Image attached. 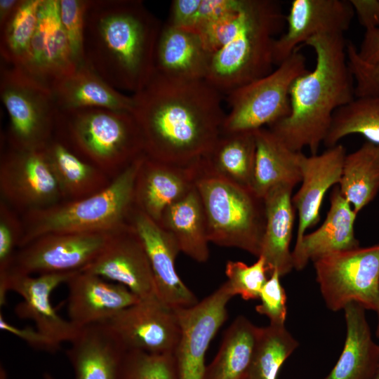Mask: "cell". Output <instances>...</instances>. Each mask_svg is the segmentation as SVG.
I'll return each mask as SVG.
<instances>
[{"label": "cell", "instance_id": "5bb4252c", "mask_svg": "<svg viewBox=\"0 0 379 379\" xmlns=\"http://www.w3.org/2000/svg\"><path fill=\"white\" fill-rule=\"evenodd\" d=\"M105 324L126 351L174 354L181 335L175 310L157 297L140 299Z\"/></svg>", "mask_w": 379, "mask_h": 379}, {"label": "cell", "instance_id": "7dc6e473", "mask_svg": "<svg viewBox=\"0 0 379 379\" xmlns=\"http://www.w3.org/2000/svg\"><path fill=\"white\" fill-rule=\"evenodd\" d=\"M358 20L366 30L379 27V0H350Z\"/></svg>", "mask_w": 379, "mask_h": 379}, {"label": "cell", "instance_id": "816d5d0a", "mask_svg": "<svg viewBox=\"0 0 379 379\" xmlns=\"http://www.w3.org/2000/svg\"><path fill=\"white\" fill-rule=\"evenodd\" d=\"M370 379H379V358L375 371Z\"/></svg>", "mask_w": 379, "mask_h": 379}, {"label": "cell", "instance_id": "b9f144b4", "mask_svg": "<svg viewBox=\"0 0 379 379\" xmlns=\"http://www.w3.org/2000/svg\"><path fill=\"white\" fill-rule=\"evenodd\" d=\"M280 277L277 271L270 274L259 295L261 303L255 307L258 313L268 317L274 325H285L287 315L286 295Z\"/></svg>", "mask_w": 379, "mask_h": 379}, {"label": "cell", "instance_id": "d590c367", "mask_svg": "<svg viewBox=\"0 0 379 379\" xmlns=\"http://www.w3.org/2000/svg\"><path fill=\"white\" fill-rule=\"evenodd\" d=\"M42 0H22L0 27V54L4 64L20 67L27 56L39 20Z\"/></svg>", "mask_w": 379, "mask_h": 379}, {"label": "cell", "instance_id": "f5cc1de1", "mask_svg": "<svg viewBox=\"0 0 379 379\" xmlns=\"http://www.w3.org/2000/svg\"><path fill=\"white\" fill-rule=\"evenodd\" d=\"M378 314V324H377V328H376V337L379 339V307L378 311L376 312Z\"/></svg>", "mask_w": 379, "mask_h": 379}, {"label": "cell", "instance_id": "d6986e66", "mask_svg": "<svg viewBox=\"0 0 379 379\" xmlns=\"http://www.w3.org/2000/svg\"><path fill=\"white\" fill-rule=\"evenodd\" d=\"M130 222L146 249L159 300L173 309L196 305L197 297L175 270V261L180 250L174 237L135 207Z\"/></svg>", "mask_w": 379, "mask_h": 379}, {"label": "cell", "instance_id": "3957f363", "mask_svg": "<svg viewBox=\"0 0 379 379\" xmlns=\"http://www.w3.org/2000/svg\"><path fill=\"white\" fill-rule=\"evenodd\" d=\"M304 45L314 51L315 66L293 82L290 114L268 128L291 149L317 154L335 112L355 98L354 81L344 34H320Z\"/></svg>", "mask_w": 379, "mask_h": 379}, {"label": "cell", "instance_id": "f907efd6", "mask_svg": "<svg viewBox=\"0 0 379 379\" xmlns=\"http://www.w3.org/2000/svg\"><path fill=\"white\" fill-rule=\"evenodd\" d=\"M0 379H8L7 373L5 369L1 366L0 368ZM43 379H55V378L51 374L46 372L44 373Z\"/></svg>", "mask_w": 379, "mask_h": 379}, {"label": "cell", "instance_id": "7402d4cb", "mask_svg": "<svg viewBox=\"0 0 379 379\" xmlns=\"http://www.w3.org/2000/svg\"><path fill=\"white\" fill-rule=\"evenodd\" d=\"M346 150L338 144L322 153L307 157L303 153L300 159L301 185L292 197L293 205L298 212V225L295 246H298L307 230L320 220V210L326 192L338 184Z\"/></svg>", "mask_w": 379, "mask_h": 379}, {"label": "cell", "instance_id": "7a4b0ae2", "mask_svg": "<svg viewBox=\"0 0 379 379\" xmlns=\"http://www.w3.org/2000/svg\"><path fill=\"white\" fill-rule=\"evenodd\" d=\"M163 25L139 0H88L84 63L120 91L135 93L154 72Z\"/></svg>", "mask_w": 379, "mask_h": 379}, {"label": "cell", "instance_id": "603a6c76", "mask_svg": "<svg viewBox=\"0 0 379 379\" xmlns=\"http://www.w3.org/2000/svg\"><path fill=\"white\" fill-rule=\"evenodd\" d=\"M66 351L74 379H124L126 350L105 323L82 327Z\"/></svg>", "mask_w": 379, "mask_h": 379}, {"label": "cell", "instance_id": "4dcf8cb0", "mask_svg": "<svg viewBox=\"0 0 379 379\" xmlns=\"http://www.w3.org/2000/svg\"><path fill=\"white\" fill-rule=\"evenodd\" d=\"M44 149L63 201L92 196L105 189L112 180L53 137Z\"/></svg>", "mask_w": 379, "mask_h": 379}, {"label": "cell", "instance_id": "60d3db41", "mask_svg": "<svg viewBox=\"0 0 379 379\" xmlns=\"http://www.w3.org/2000/svg\"><path fill=\"white\" fill-rule=\"evenodd\" d=\"M87 2L88 0H59L61 24L79 65L84 63L83 41Z\"/></svg>", "mask_w": 379, "mask_h": 379}, {"label": "cell", "instance_id": "8fae6325", "mask_svg": "<svg viewBox=\"0 0 379 379\" xmlns=\"http://www.w3.org/2000/svg\"><path fill=\"white\" fill-rule=\"evenodd\" d=\"M1 199L20 215L63 201L44 149L18 150L4 145Z\"/></svg>", "mask_w": 379, "mask_h": 379}, {"label": "cell", "instance_id": "ac0fdd59", "mask_svg": "<svg viewBox=\"0 0 379 379\" xmlns=\"http://www.w3.org/2000/svg\"><path fill=\"white\" fill-rule=\"evenodd\" d=\"M199 160L180 166L144 154L135 180V207L159 225L165 210L196 187L201 175Z\"/></svg>", "mask_w": 379, "mask_h": 379}, {"label": "cell", "instance_id": "277c9868", "mask_svg": "<svg viewBox=\"0 0 379 379\" xmlns=\"http://www.w3.org/2000/svg\"><path fill=\"white\" fill-rule=\"evenodd\" d=\"M285 23L286 15L279 1L241 0L237 27L211 55L205 80L227 95L270 74L274 65V36Z\"/></svg>", "mask_w": 379, "mask_h": 379}, {"label": "cell", "instance_id": "8992f818", "mask_svg": "<svg viewBox=\"0 0 379 379\" xmlns=\"http://www.w3.org/2000/svg\"><path fill=\"white\" fill-rule=\"evenodd\" d=\"M143 154L105 189L92 196L22 215L24 234L20 248L47 234L114 232L128 225L135 208V180Z\"/></svg>", "mask_w": 379, "mask_h": 379}, {"label": "cell", "instance_id": "ba28073f", "mask_svg": "<svg viewBox=\"0 0 379 379\" xmlns=\"http://www.w3.org/2000/svg\"><path fill=\"white\" fill-rule=\"evenodd\" d=\"M0 95L8 117L5 145L18 150L44 149L53 137L58 110L51 88L22 68L4 64Z\"/></svg>", "mask_w": 379, "mask_h": 379}, {"label": "cell", "instance_id": "c3c4849f", "mask_svg": "<svg viewBox=\"0 0 379 379\" xmlns=\"http://www.w3.org/2000/svg\"><path fill=\"white\" fill-rule=\"evenodd\" d=\"M359 58L364 62L373 64L379 61V27L366 30L359 48Z\"/></svg>", "mask_w": 379, "mask_h": 379}, {"label": "cell", "instance_id": "8d00e7d4", "mask_svg": "<svg viewBox=\"0 0 379 379\" xmlns=\"http://www.w3.org/2000/svg\"><path fill=\"white\" fill-rule=\"evenodd\" d=\"M298 347V342L285 325L260 328L255 352L245 379H277L288 357Z\"/></svg>", "mask_w": 379, "mask_h": 379}, {"label": "cell", "instance_id": "f546056e", "mask_svg": "<svg viewBox=\"0 0 379 379\" xmlns=\"http://www.w3.org/2000/svg\"><path fill=\"white\" fill-rule=\"evenodd\" d=\"M255 152L254 131L222 133L210 152L200 159L201 175L252 189Z\"/></svg>", "mask_w": 379, "mask_h": 379}, {"label": "cell", "instance_id": "bcb514c9", "mask_svg": "<svg viewBox=\"0 0 379 379\" xmlns=\"http://www.w3.org/2000/svg\"><path fill=\"white\" fill-rule=\"evenodd\" d=\"M201 4V0L173 1L167 23L177 27H188L192 22Z\"/></svg>", "mask_w": 379, "mask_h": 379}, {"label": "cell", "instance_id": "6da1fadb", "mask_svg": "<svg viewBox=\"0 0 379 379\" xmlns=\"http://www.w3.org/2000/svg\"><path fill=\"white\" fill-rule=\"evenodd\" d=\"M222 95L205 79L185 81L154 73L133 94V116L148 157L175 165L207 155L222 134Z\"/></svg>", "mask_w": 379, "mask_h": 379}, {"label": "cell", "instance_id": "e575fe53", "mask_svg": "<svg viewBox=\"0 0 379 379\" xmlns=\"http://www.w3.org/2000/svg\"><path fill=\"white\" fill-rule=\"evenodd\" d=\"M351 134L379 145V95L355 98L337 109L323 144L331 147Z\"/></svg>", "mask_w": 379, "mask_h": 379}, {"label": "cell", "instance_id": "cb8c5ba5", "mask_svg": "<svg viewBox=\"0 0 379 379\" xmlns=\"http://www.w3.org/2000/svg\"><path fill=\"white\" fill-rule=\"evenodd\" d=\"M357 214L342 195L338 185L330 197V208L326 219L315 231L305 234L300 244L292 251L293 267L301 270L309 261L326 255L359 247L355 237Z\"/></svg>", "mask_w": 379, "mask_h": 379}, {"label": "cell", "instance_id": "4316f807", "mask_svg": "<svg viewBox=\"0 0 379 379\" xmlns=\"http://www.w3.org/2000/svg\"><path fill=\"white\" fill-rule=\"evenodd\" d=\"M58 109L101 107L131 112L133 100L115 89L85 63L57 79L50 87Z\"/></svg>", "mask_w": 379, "mask_h": 379}, {"label": "cell", "instance_id": "ab89813d", "mask_svg": "<svg viewBox=\"0 0 379 379\" xmlns=\"http://www.w3.org/2000/svg\"><path fill=\"white\" fill-rule=\"evenodd\" d=\"M24 234L21 215L0 200V282L4 281Z\"/></svg>", "mask_w": 379, "mask_h": 379}, {"label": "cell", "instance_id": "7c38bea8", "mask_svg": "<svg viewBox=\"0 0 379 379\" xmlns=\"http://www.w3.org/2000/svg\"><path fill=\"white\" fill-rule=\"evenodd\" d=\"M114 232L42 235L18 249L8 273L32 275L81 271L102 251Z\"/></svg>", "mask_w": 379, "mask_h": 379}, {"label": "cell", "instance_id": "ffe728a7", "mask_svg": "<svg viewBox=\"0 0 379 379\" xmlns=\"http://www.w3.org/2000/svg\"><path fill=\"white\" fill-rule=\"evenodd\" d=\"M78 65L61 24L59 0H42L37 27L20 68L50 88Z\"/></svg>", "mask_w": 379, "mask_h": 379}, {"label": "cell", "instance_id": "f35d334b", "mask_svg": "<svg viewBox=\"0 0 379 379\" xmlns=\"http://www.w3.org/2000/svg\"><path fill=\"white\" fill-rule=\"evenodd\" d=\"M268 272L265 259L260 256L252 265L241 261H227L225 274L232 294L246 300L259 298Z\"/></svg>", "mask_w": 379, "mask_h": 379}, {"label": "cell", "instance_id": "1f68e13d", "mask_svg": "<svg viewBox=\"0 0 379 379\" xmlns=\"http://www.w3.org/2000/svg\"><path fill=\"white\" fill-rule=\"evenodd\" d=\"M159 225L174 237L180 252L199 262L208 260L207 222L196 187L165 210Z\"/></svg>", "mask_w": 379, "mask_h": 379}, {"label": "cell", "instance_id": "681fc988", "mask_svg": "<svg viewBox=\"0 0 379 379\" xmlns=\"http://www.w3.org/2000/svg\"><path fill=\"white\" fill-rule=\"evenodd\" d=\"M21 2L22 0L0 1V27L11 17Z\"/></svg>", "mask_w": 379, "mask_h": 379}, {"label": "cell", "instance_id": "f1b7e54d", "mask_svg": "<svg viewBox=\"0 0 379 379\" xmlns=\"http://www.w3.org/2000/svg\"><path fill=\"white\" fill-rule=\"evenodd\" d=\"M346 337L334 367L323 379H370L379 358V345L373 338L365 309L350 302L343 309Z\"/></svg>", "mask_w": 379, "mask_h": 379}, {"label": "cell", "instance_id": "74e56055", "mask_svg": "<svg viewBox=\"0 0 379 379\" xmlns=\"http://www.w3.org/2000/svg\"><path fill=\"white\" fill-rule=\"evenodd\" d=\"M124 379H179L175 354L127 351Z\"/></svg>", "mask_w": 379, "mask_h": 379}, {"label": "cell", "instance_id": "44dd1931", "mask_svg": "<svg viewBox=\"0 0 379 379\" xmlns=\"http://www.w3.org/2000/svg\"><path fill=\"white\" fill-rule=\"evenodd\" d=\"M69 321L76 327L105 323L140 299L126 286L79 271L67 281Z\"/></svg>", "mask_w": 379, "mask_h": 379}, {"label": "cell", "instance_id": "30bf717a", "mask_svg": "<svg viewBox=\"0 0 379 379\" xmlns=\"http://www.w3.org/2000/svg\"><path fill=\"white\" fill-rule=\"evenodd\" d=\"M317 281L326 307L339 311L350 302L379 307V244L338 251L314 261Z\"/></svg>", "mask_w": 379, "mask_h": 379}, {"label": "cell", "instance_id": "9c48e42d", "mask_svg": "<svg viewBox=\"0 0 379 379\" xmlns=\"http://www.w3.org/2000/svg\"><path fill=\"white\" fill-rule=\"evenodd\" d=\"M307 71L306 58L297 49L267 75L231 92L222 133L254 131L287 117L291 88Z\"/></svg>", "mask_w": 379, "mask_h": 379}, {"label": "cell", "instance_id": "484cf974", "mask_svg": "<svg viewBox=\"0 0 379 379\" xmlns=\"http://www.w3.org/2000/svg\"><path fill=\"white\" fill-rule=\"evenodd\" d=\"M293 188L280 185L263 198L266 220L260 256L265 259L270 274L277 271L283 277L294 268L290 250L295 211L292 202Z\"/></svg>", "mask_w": 379, "mask_h": 379}, {"label": "cell", "instance_id": "f6af8a7d", "mask_svg": "<svg viewBox=\"0 0 379 379\" xmlns=\"http://www.w3.org/2000/svg\"><path fill=\"white\" fill-rule=\"evenodd\" d=\"M0 328L4 331H7L18 336L31 347L37 350L53 353L57 352L60 347V345L42 334L36 328L34 329L30 327L19 328L13 326L6 321L1 313L0 314Z\"/></svg>", "mask_w": 379, "mask_h": 379}, {"label": "cell", "instance_id": "836d02e7", "mask_svg": "<svg viewBox=\"0 0 379 379\" xmlns=\"http://www.w3.org/2000/svg\"><path fill=\"white\" fill-rule=\"evenodd\" d=\"M338 187L356 214L373 201L379 193V145L366 141L346 154Z\"/></svg>", "mask_w": 379, "mask_h": 379}, {"label": "cell", "instance_id": "83f0119b", "mask_svg": "<svg viewBox=\"0 0 379 379\" xmlns=\"http://www.w3.org/2000/svg\"><path fill=\"white\" fill-rule=\"evenodd\" d=\"M256 144L252 190L263 199L280 185L294 187L301 182L302 152L288 148L268 128L254 131Z\"/></svg>", "mask_w": 379, "mask_h": 379}, {"label": "cell", "instance_id": "2e32d148", "mask_svg": "<svg viewBox=\"0 0 379 379\" xmlns=\"http://www.w3.org/2000/svg\"><path fill=\"white\" fill-rule=\"evenodd\" d=\"M81 271L121 284L141 300L158 298L146 249L131 222L114 232L102 251Z\"/></svg>", "mask_w": 379, "mask_h": 379}, {"label": "cell", "instance_id": "d6a6232c", "mask_svg": "<svg viewBox=\"0 0 379 379\" xmlns=\"http://www.w3.org/2000/svg\"><path fill=\"white\" fill-rule=\"evenodd\" d=\"M260 327L238 316L225 333L220 349L206 366L204 379H245L256 347Z\"/></svg>", "mask_w": 379, "mask_h": 379}, {"label": "cell", "instance_id": "ee69618b", "mask_svg": "<svg viewBox=\"0 0 379 379\" xmlns=\"http://www.w3.org/2000/svg\"><path fill=\"white\" fill-rule=\"evenodd\" d=\"M238 4L239 0H201L192 22L186 29L198 33L210 23L233 11Z\"/></svg>", "mask_w": 379, "mask_h": 379}, {"label": "cell", "instance_id": "52a82bcc", "mask_svg": "<svg viewBox=\"0 0 379 379\" xmlns=\"http://www.w3.org/2000/svg\"><path fill=\"white\" fill-rule=\"evenodd\" d=\"M210 242L259 257L265 227L264 199L251 188L201 175L196 183Z\"/></svg>", "mask_w": 379, "mask_h": 379}, {"label": "cell", "instance_id": "7bdbcfd3", "mask_svg": "<svg viewBox=\"0 0 379 379\" xmlns=\"http://www.w3.org/2000/svg\"><path fill=\"white\" fill-rule=\"evenodd\" d=\"M347 57L354 81L355 98L379 95V61L373 64L363 62L351 41H347Z\"/></svg>", "mask_w": 379, "mask_h": 379}, {"label": "cell", "instance_id": "9a60e30c", "mask_svg": "<svg viewBox=\"0 0 379 379\" xmlns=\"http://www.w3.org/2000/svg\"><path fill=\"white\" fill-rule=\"evenodd\" d=\"M77 272L42 274L36 277L8 273L0 283V305H5L8 291L17 293L22 298L15 307L19 318L32 320L39 332L60 345L64 342L71 343L80 328L58 314L51 305V295Z\"/></svg>", "mask_w": 379, "mask_h": 379}, {"label": "cell", "instance_id": "5b68a950", "mask_svg": "<svg viewBox=\"0 0 379 379\" xmlns=\"http://www.w3.org/2000/svg\"><path fill=\"white\" fill-rule=\"evenodd\" d=\"M53 138L112 180L145 154L140 131L129 112L58 109Z\"/></svg>", "mask_w": 379, "mask_h": 379}, {"label": "cell", "instance_id": "d4e9b609", "mask_svg": "<svg viewBox=\"0 0 379 379\" xmlns=\"http://www.w3.org/2000/svg\"><path fill=\"white\" fill-rule=\"evenodd\" d=\"M211 54L201 36L189 29L163 25L154 58V72L178 80L206 79Z\"/></svg>", "mask_w": 379, "mask_h": 379}, {"label": "cell", "instance_id": "4fadbf2b", "mask_svg": "<svg viewBox=\"0 0 379 379\" xmlns=\"http://www.w3.org/2000/svg\"><path fill=\"white\" fill-rule=\"evenodd\" d=\"M234 296L226 281L194 306L174 309L181 328L174 353L179 379H204L208 345L227 318V305Z\"/></svg>", "mask_w": 379, "mask_h": 379}, {"label": "cell", "instance_id": "e0dca14e", "mask_svg": "<svg viewBox=\"0 0 379 379\" xmlns=\"http://www.w3.org/2000/svg\"><path fill=\"white\" fill-rule=\"evenodd\" d=\"M354 15L350 0H293L286 15V31L274 43V65L278 66L312 36L344 34Z\"/></svg>", "mask_w": 379, "mask_h": 379}]
</instances>
